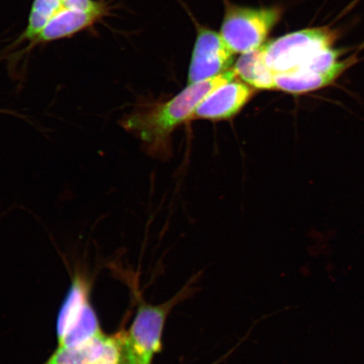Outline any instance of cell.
<instances>
[{"label": "cell", "instance_id": "11", "mask_svg": "<svg viewBox=\"0 0 364 364\" xmlns=\"http://www.w3.org/2000/svg\"><path fill=\"white\" fill-rule=\"evenodd\" d=\"M102 333L97 313L90 302L85 308L79 320L66 335L58 341V347H80Z\"/></svg>", "mask_w": 364, "mask_h": 364}, {"label": "cell", "instance_id": "12", "mask_svg": "<svg viewBox=\"0 0 364 364\" xmlns=\"http://www.w3.org/2000/svg\"><path fill=\"white\" fill-rule=\"evenodd\" d=\"M93 364H121V349L117 333L107 336L102 353Z\"/></svg>", "mask_w": 364, "mask_h": 364}, {"label": "cell", "instance_id": "2", "mask_svg": "<svg viewBox=\"0 0 364 364\" xmlns=\"http://www.w3.org/2000/svg\"><path fill=\"white\" fill-rule=\"evenodd\" d=\"M235 71L228 70L210 79L188 85L171 101L154 105L141 104L119 121L122 129L134 134L149 154H158L167 147L172 132L191 120L203 100L220 86L234 80Z\"/></svg>", "mask_w": 364, "mask_h": 364}, {"label": "cell", "instance_id": "5", "mask_svg": "<svg viewBox=\"0 0 364 364\" xmlns=\"http://www.w3.org/2000/svg\"><path fill=\"white\" fill-rule=\"evenodd\" d=\"M234 54L220 33L202 28L198 31L194 46L188 84L210 79L229 70L233 63Z\"/></svg>", "mask_w": 364, "mask_h": 364}, {"label": "cell", "instance_id": "3", "mask_svg": "<svg viewBox=\"0 0 364 364\" xmlns=\"http://www.w3.org/2000/svg\"><path fill=\"white\" fill-rule=\"evenodd\" d=\"M193 292L188 284L165 303L154 306L141 302L129 330L117 333L121 364H151L156 355L162 352L163 331L171 309Z\"/></svg>", "mask_w": 364, "mask_h": 364}, {"label": "cell", "instance_id": "6", "mask_svg": "<svg viewBox=\"0 0 364 364\" xmlns=\"http://www.w3.org/2000/svg\"><path fill=\"white\" fill-rule=\"evenodd\" d=\"M108 14L109 6L105 0H99L97 6L89 10L63 7L40 31L28 45L27 50L33 49L38 45L72 38L90 28Z\"/></svg>", "mask_w": 364, "mask_h": 364}, {"label": "cell", "instance_id": "7", "mask_svg": "<svg viewBox=\"0 0 364 364\" xmlns=\"http://www.w3.org/2000/svg\"><path fill=\"white\" fill-rule=\"evenodd\" d=\"M255 90L243 82L232 80L220 86L203 100L191 120L229 119L239 113L252 97Z\"/></svg>", "mask_w": 364, "mask_h": 364}, {"label": "cell", "instance_id": "1", "mask_svg": "<svg viewBox=\"0 0 364 364\" xmlns=\"http://www.w3.org/2000/svg\"><path fill=\"white\" fill-rule=\"evenodd\" d=\"M338 30L328 26L295 31L262 45L264 60L273 74H286L296 92L329 87L358 62V53L335 47Z\"/></svg>", "mask_w": 364, "mask_h": 364}, {"label": "cell", "instance_id": "8", "mask_svg": "<svg viewBox=\"0 0 364 364\" xmlns=\"http://www.w3.org/2000/svg\"><path fill=\"white\" fill-rule=\"evenodd\" d=\"M90 284L85 277L76 275L72 281L57 318L58 341L65 336L79 320L90 301Z\"/></svg>", "mask_w": 364, "mask_h": 364}, {"label": "cell", "instance_id": "9", "mask_svg": "<svg viewBox=\"0 0 364 364\" xmlns=\"http://www.w3.org/2000/svg\"><path fill=\"white\" fill-rule=\"evenodd\" d=\"M234 70L240 80L255 89H275V75L264 60L262 46L243 53L236 62Z\"/></svg>", "mask_w": 364, "mask_h": 364}, {"label": "cell", "instance_id": "4", "mask_svg": "<svg viewBox=\"0 0 364 364\" xmlns=\"http://www.w3.org/2000/svg\"><path fill=\"white\" fill-rule=\"evenodd\" d=\"M281 14L280 9L276 7H228L220 35L234 53L253 51L265 43Z\"/></svg>", "mask_w": 364, "mask_h": 364}, {"label": "cell", "instance_id": "13", "mask_svg": "<svg viewBox=\"0 0 364 364\" xmlns=\"http://www.w3.org/2000/svg\"><path fill=\"white\" fill-rule=\"evenodd\" d=\"M98 1L95 0H63V6L67 8L80 9V10H89L97 6Z\"/></svg>", "mask_w": 364, "mask_h": 364}, {"label": "cell", "instance_id": "10", "mask_svg": "<svg viewBox=\"0 0 364 364\" xmlns=\"http://www.w3.org/2000/svg\"><path fill=\"white\" fill-rule=\"evenodd\" d=\"M107 338L102 333L80 347H58L44 364H93L102 353Z\"/></svg>", "mask_w": 364, "mask_h": 364}]
</instances>
